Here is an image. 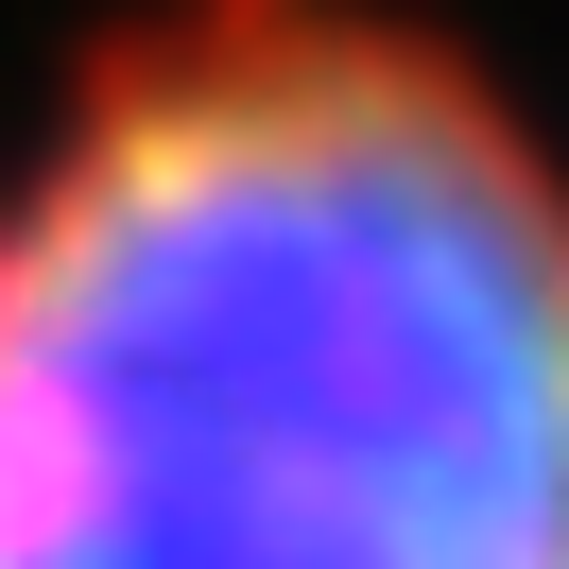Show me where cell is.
Instances as JSON below:
<instances>
[{
	"label": "cell",
	"mask_w": 569,
	"mask_h": 569,
	"mask_svg": "<svg viewBox=\"0 0 569 569\" xmlns=\"http://www.w3.org/2000/svg\"><path fill=\"white\" fill-rule=\"evenodd\" d=\"M0 569H569V104L466 0H87L18 70Z\"/></svg>",
	"instance_id": "cell-1"
}]
</instances>
